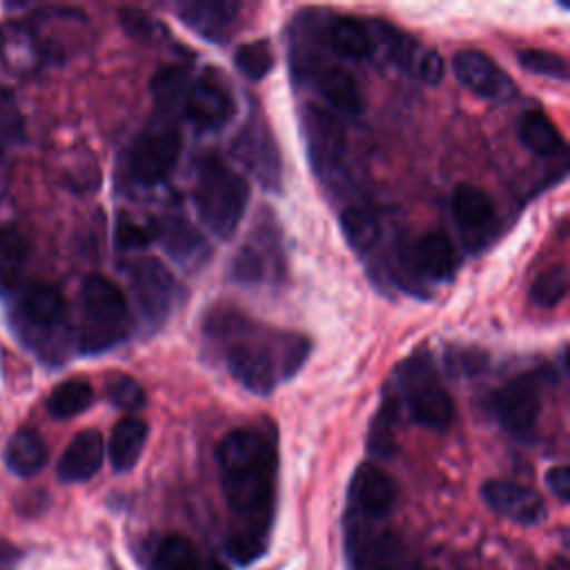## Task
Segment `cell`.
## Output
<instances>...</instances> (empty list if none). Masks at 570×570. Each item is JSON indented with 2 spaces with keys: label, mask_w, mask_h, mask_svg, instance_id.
Listing matches in <instances>:
<instances>
[{
  "label": "cell",
  "mask_w": 570,
  "mask_h": 570,
  "mask_svg": "<svg viewBox=\"0 0 570 570\" xmlns=\"http://www.w3.org/2000/svg\"><path fill=\"white\" fill-rule=\"evenodd\" d=\"M546 485L548 490L559 499V501H568L570 499V470L568 465H554L546 472Z\"/></svg>",
  "instance_id": "7bdbcfd3"
},
{
  "label": "cell",
  "mask_w": 570,
  "mask_h": 570,
  "mask_svg": "<svg viewBox=\"0 0 570 570\" xmlns=\"http://www.w3.org/2000/svg\"><path fill=\"white\" fill-rule=\"evenodd\" d=\"M492 412L510 434L530 436L541 412V374L528 372L501 385L492 394Z\"/></svg>",
  "instance_id": "9c48e42d"
},
{
  "label": "cell",
  "mask_w": 570,
  "mask_h": 570,
  "mask_svg": "<svg viewBox=\"0 0 570 570\" xmlns=\"http://www.w3.org/2000/svg\"><path fill=\"white\" fill-rule=\"evenodd\" d=\"M27 263V240L13 225H0V289L18 285Z\"/></svg>",
  "instance_id": "836d02e7"
},
{
  "label": "cell",
  "mask_w": 570,
  "mask_h": 570,
  "mask_svg": "<svg viewBox=\"0 0 570 570\" xmlns=\"http://www.w3.org/2000/svg\"><path fill=\"white\" fill-rule=\"evenodd\" d=\"M452 214L461 229L474 232L485 229L497 218L492 198L483 189L468 183L456 185V189L452 191Z\"/></svg>",
  "instance_id": "484cf974"
},
{
  "label": "cell",
  "mask_w": 570,
  "mask_h": 570,
  "mask_svg": "<svg viewBox=\"0 0 570 570\" xmlns=\"http://www.w3.org/2000/svg\"><path fill=\"white\" fill-rule=\"evenodd\" d=\"M11 325L20 341L45 361L65 358L69 325L67 305L58 287L49 283L29 285L11 309Z\"/></svg>",
  "instance_id": "277c9868"
},
{
  "label": "cell",
  "mask_w": 570,
  "mask_h": 570,
  "mask_svg": "<svg viewBox=\"0 0 570 570\" xmlns=\"http://www.w3.org/2000/svg\"><path fill=\"white\" fill-rule=\"evenodd\" d=\"M249 200L247 180L218 156L198 163L194 185V207L200 223L220 240H229L238 229Z\"/></svg>",
  "instance_id": "3957f363"
},
{
  "label": "cell",
  "mask_w": 570,
  "mask_h": 570,
  "mask_svg": "<svg viewBox=\"0 0 570 570\" xmlns=\"http://www.w3.org/2000/svg\"><path fill=\"white\" fill-rule=\"evenodd\" d=\"M105 396L111 405L125 412H134L145 403V392L136 379L127 374H111L105 381Z\"/></svg>",
  "instance_id": "74e56055"
},
{
  "label": "cell",
  "mask_w": 570,
  "mask_h": 570,
  "mask_svg": "<svg viewBox=\"0 0 570 570\" xmlns=\"http://www.w3.org/2000/svg\"><path fill=\"white\" fill-rule=\"evenodd\" d=\"M149 436V425L142 419L136 416H125L120 419L109 436V461L116 472H127L131 470L147 443Z\"/></svg>",
  "instance_id": "d4e9b609"
},
{
  "label": "cell",
  "mask_w": 570,
  "mask_h": 570,
  "mask_svg": "<svg viewBox=\"0 0 570 570\" xmlns=\"http://www.w3.org/2000/svg\"><path fill=\"white\" fill-rule=\"evenodd\" d=\"M22 138V116L9 87L0 82V145Z\"/></svg>",
  "instance_id": "ab89813d"
},
{
  "label": "cell",
  "mask_w": 570,
  "mask_h": 570,
  "mask_svg": "<svg viewBox=\"0 0 570 570\" xmlns=\"http://www.w3.org/2000/svg\"><path fill=\"white\" fill-rule=\"evenodd\" d=\"M454 76L481 98L494 102H508L517 98L514 80L483 51L465 49L452 58Z\"/></svg>",
  "instance_id": "9a60e30c"
},
{
  "label": "cell",
  "mask_w": 570,
  "mask_h": 570,
  "mask_svg": "<svg viewBox=\"0 0 570 570\" xmlns=\"http://www.w3.org/2000/svg\"><path fill=\"white\" fill-rule=\"evenodd\" d=\"M180 156V136L171 127H154L140 134L127 151V174L140 185L160 183Z\"/></svg>",
  "instance_id": "30bf717a"
},
{
  "label": "cell",
  "mask_w": 570,
  "mask_h": 570,
  "mask_svg": "<svg viewBox=\"0 0 570 570\" xmlns=\"http://www.w3.org/2000/svg\"><path fill=\"white\" fill-rule=\"evenodd\" d=\"M129 285L145 321L160 325L176 301L174 274L158 258L142 256L129 263Z\"/></svg>",
  "instance_id": "7c38bea8"
},
{
  "label": "cell",
  "mask_w": 570,
  "mask_h": 570,
  "mask_svg": "<svg viewBox=\"0 0 570 570\" xmlns=\"http://www.w3.org/2000/svg\"><path fill=\"white\" fill-rule=\"evenodd\" d=\"M205 338L227 372L254 394H269L278 383L292 379L309 354L305 336L276 332L227 307L207 314Z\"/></svg>",
  "instance_id": "6da1fadb"
},
{
  "label": "cell",
  "mask_w": 570,
  "mask_h": 570,
  "mask_svg": "<svg viewBox=\"0 0 570 570\" xmlns=\"http://www.w3.org/2000/svg\"><path fill=\"white\" fill-rule=\"evenodd\" d=\"M156 238V227L140 223L127 214H120L114 229V243L118 249H142Z\"/></svg>",
  "instance_id": "f35d334b"
},
{
  "label": "cell",
  "mask_w": 570,
  "mask_h": 570,
  "mask_svg": "<svg viewBox=\"0 0 570 570\" xmlns=\"http://www.w3.org/2000/svg\"><path fill=\"white\" fill-rule=\"evenodd\" d=\"M307 156L318 180L330 189L347 185V140L341 122L327 109L307 107L303 118Z\"/></svg>",
  "instance_id": "52a82bcc"
},
{
  "label": "cell",
  "mask_w": 570,
  "mask_h": 570,
  "mask_svg": "<svg viewBox=\"0 0 570 570\" xmlns=\"http://www.w3.org/2000/svg\"><path fill=\"white\" fill-rule=\"evenodd\" d=\"M356 563H358V570H401L403 546L390 532L372 534L358 541Z\"/></svg>",
  "instance_id": "4dcf8cb0"
},
{
  "label": "cell",
  "mask_w": 570,
  "mask_h": 570,
  "mask_svg": "<svg viewBox=\"0 0 570 570\" xmlns=\"http://www.w3.org/2000/svg\"><path fill=\"white\" fill-rule=\"evenodd\" d=\"M227 554L238 561V563H252L254 559H258L265 552V539L254 537V534H245V532H234L227 539L225 546Z\"/></svg>",
  "instance_id": "60d3db41"
},
{
  "label": "cell",
  "mask_w": 570,
  "mask_h": 570,
  "mask_svg": "<svg viewBox=\"0 0 570 570\" xmlns=\"http://www.w3.org/2000/svg\"><path fill=\"white\" fill-rule=\"evenodd\" d=\"M566 292H568V272L563 265H554V267L543 269L534 278V283L530 285L528 298L532 305L548 309V307L559 305V301L566 296Z\"/></svg>",
  "instance_id": "d590c367"
},
{
  "label": "cell",
  "mask_w": 570,
  "mask_h": 570,
  "mask_svg": "<svg viewBox=\"0 0 570 570\" xmlns=\"http://www.w3.org/2000/svg\"><path fill=\"white\" fill-rule=\"evenodd\" d=\"M7 468L18 476H33L47 463V443L31 428H20L4 450Z\"/></svg>",
  "instance_id": "83f0119b"
},
{
  "label": "cell",
  "mask_w": 570,
  "mask_h": 570,
  "mask_svg": "<svg viewBox=\"0 0 570 570\" xmlns=\"http://www.w3.org/2000/svg\"><path fill=\"white\" fill-rule=\"evenodd\" d=\"M240 4L229 0H187L176 4L178 18L207 40H223L238 16Z\"/></svg>",
  "instance_id": "7402d4cb"
},
{
  "label": "cell",
  "mask_w": 570,
  "mask_h": 570,
  "mask_svg": "<svg viewBox=\"0 0 570 570\" xmlns=\"http://www.w3.org/2000/svg\"><path fill=\"white\" fill-rule=\"evenodd\" d=\"M338 223H341L345 240L350 243V247L356 254H367L370 249H374V245L381 238L379 216L367 205L352 203V205L343 207V212L338 216Z\"/></svg>",
  "instance_id": "f1b7e54d"
},
{
  "label": "cell",
  "mask_w": 570,
  "mask_h": 570,
  "mask_svg": "<svg viewBox=\"0 0 570 570\" xmlns=\"http://www.w3.org/2000/svg\"><path fill=\"white\" fill-rule=\"evenodd\" d=\"M94 401V387L85 379H67L58 383L49 399H47V412L53 419H71L80 412H85Z\"/></svg>",
  "instance_id": "d6a6232c"
},
{
  "label": "cell",
  "mask_w": 570,
  "mask_h": 570,
  "mask_svg": "<svg viewBox=\"0 0 570 570\" xmlns=\"http://www.w3.org/2000/svg\"><path fill=\"white\" fill-rule=\"evenodd\" d=\"M283 269L285 261L281 234L272 220L265 218L232 258L229 278L240 285L278 283L283 278Z\"/></svg>",
  "instance_id": "ba28073f"
},
{
  "label": "cell",
  "mask_w": 570,
  "mask_h": 570,
  "mask_svg": "<svg viewBox=\"0 0 570 570\" xmlns=\"http://www.w3.org/2000/svg\"><path fill=\"white\" fill-rule=\"evenodd\" d=\"M305 80L314 87V91L336 111L341 114H358L361 111V91L352 73H347L343 67L334 65H316V62H305L303 65Z\"/></svg>",
  "instance_id": "d6986e66"
},
{
  "label": "cell",
  "mask_w": 570,
  "mask_h": 570,
  "mask_svg": "<svg viewBox=\"0 0 570 570\" xmlns=\"http://www.w3.org/2000/svg\"><path fill=\"white\" fill-rule=\"evenodd\" d=\"M118 20H120L122 31H125L129 38L140 40V42L154 40L156 24H154V20H151L145 11H140V9H120Z\"/></svg>",
  "instance_id": "b9f144b4"
},
{
  "label": "cell",
  "mask_w": 570,
  "mask_h": 570,
  "mask_svg": "<svg viewBox=\"0 0 570 570\" xmlns=\"http://www.w3.org/2000/svg\"><path fill=\"white\" fill-rule=\"evenodd\" d=\"M216 459L225 501L243 521V528L236 532L265 539L276 481V450L272 441L258 430L236 428L218 443Z\"/></svg>",
  "instance_id": "7a4b0ae2"
},
{
  "label": "cell",
  "mask_w": 570,
  "mask_h": 570,
  "mask_svg": "<svg viewBox=\"0 0 570 570\" xmlns=\"http://www.w3.org/2000/svg\"><path fill=\"white\" fill-rule=\"evenodd\" d=\"M399 267L412 283L450 281L456 272V252L443 232H425L399 249Z\"/></svg>",
  "instance_id": "8fae6325"
},
{
  "label": "cell",
  "mask_w": 570,
  "mask_h": 570,
  "mask_svg": "<svg viewBox=\"0 0 570 570\" xmlns=\"http://www.w3.org/2000/svg\"><path fill=\"white\" fill-rule=\"evenodd\" d=\"M189 85H191V80H189V73H187L185 67L169 65V67L158 69L154 80H151L154 105L163 114H176L185 105V96H187Z\"/></svg>",
  "instance_id": "1f68e13d"
},
{
  "label": "cell",
  "mask_w": 570,
  "mask_h": 570,
  "mask_svg": "<svg viewBox=\"0 0 570 570\" xmlns=\"http://www.w3.org/2000/svg\"><path fill=\"white\" fill-rule=\"evenodd\" d=\"M236 69L249 80H263L274 67V51L267 40H252L236 49L234 53Z\"/></svg>",
  "instance_id": "e575fe53"
},
{
  "label": "cell",
  "mask_w": 570,
  "mask_h": 570,
  "mask_svg": "<svg viewBox=\"0 0 570 570\" xmlns=\"http://www.w3.org/2000/svg\"><path fill=\"white\" fill-rule=\"evenodd\" d=\"M20 559H22L20 548L13 541L0 537V570H16Z\"/></svg>",
  "instance_id": "ee69618b"
},
{
  "label": "cell",
  "mask_w": 570,
  "mask_h": 570,
  "mask_svg": "<svg viewBox=\"0 0 570 570\" xmlns=\"http://www.w3.org/2000/svg\"><path fill=\"white\" fill-rule=\"evenodd\" d=\"M234 156L256 176L265 189L281 191V156L265 122L254 118L245 122L234 142Z\"/></svg>",
  "instance_id": "5bb4252c"
},
{
  "label": "cell",
  "mask_w": 570,
  "mask_h": 570,
  "mask_svg": "<svg viewBox=\"0 0 570 570\" xmlns=\"http://www.w3.org/2000/svg\"><path fill=\"white\" fill-rule=\"evenodd\" d=\"M374 36L383 45L387 58L392 65H396L403 73L425 82V85H436L443 78V60L434 49L423 47L414 38L401 33L396 27L374 20L372 22Z\"/></svg>",
  "instance_id": "4fadbf2b"
},
{
  "label": "cell",
  "mask_w": 570,
  "mask_h": 570,
  "mask_svg": "<svg viewBox=\"0 0 570 570\" xmlns=\"http://www.w3.org/2000/svg\"><path fill=\"white\" fill-rule=\"evenodd\" d=\"M165 252L185 269H196L209 258V245L185 218H167L156 227Z\"/></svg>",
  "instance_id": "603a6c76"
},
{
  "label": "cell",
  "mask_w": 570,
  "mask_h": 570,
  "mask_svg": "<svg viewBox=\"0 0 570 570\" xmlns=\"http://www.w3.org/2000/svg\"><path fill=\"white\" fill-rule=\"evenodd\" d=\"M396 499L394 481L376 463H361L350 483V501L365 519H383Z\"/></svg>",
  "instance_id": "ac0fdd59"
},
{
  "label": "cell",
  "mask_w": 570,
  "mask_h": 570,
  "mask_svg": "<svg viewBox=\"0 0 570 570\" xmlns=\"http://www.w3.org/2000/svg\"><path fill=\"white\" fill-rule=\"evenodd\" d=\"M519 65L534 73V76H543V78H554V80H568V62L563 56L554 53V51H546V49H521L517 53Z\"/></svg>",
  "instance_id": "8d00e7d4"
},
{
  "label": "cell",
  "mask_w": 570,
  "mask_h": 570,
  "mask_svg": "<svg viewBox=\"0 0 570 570\" xmlns=\"http://www.w3.org/2000/svg\"><path fill=\"white\" fill-rule=\"evenodd\" d=\"M332 51L345 60L361 62L372 56V36L367 27L354 18H336L327 29Z\"/></svg>",
  "instance_id": "f546056e"
},
{
  "label": "cell",
  "mask_w": 570,
  "mask_h": 570,
  "mask_svg": "<svg viewBox=\"0 0 570 570\" xmlns=\"http://www.w3.org/2000/svg\"><path fill=\"white\" fill-rule=\"evenodd\" d=\"M127 336V301L120 287L100 274H89L80 287V352L111 350Z\"/></svg>",
  "instance_id": "5b68a950"
},
{
  "label": "cell",
  "mask_w": 570,
  "mask_h": 570,
  "mask_svg": "<svg viewBox=\"0 0 570 570\" xmlns=\"http://www.w3.org/2000/svg\"><path fill=\"white\" fill-rule=\"evenodd\" d=\"M481 497L490 510L521 525H537L546 517V505L541 497L534 490L514 481L490 479L481 485Z\"/></svg>",
  "instance_id": "e0dca14e"
},
{
  "label": "cell",
  "mask_w": 570,
  "mask_h": 570,
  "mask_svg": "<svg viewBox=\"0 0 570 570\" xmlns=\"http://www.w3.org/2000/svg\"><path fill=\"white\" fill-rule=\"evenodd\" d=\"M183 109L196 129L216 131L232 118L234 100L216 76L203 73L189 85Z\"/></svg>",
  "instance_id": "2e32d148"
},
{
  "label": "cell",
  "mask_w": 570,
  "mask_h": 570,
  "mask_svg": "<svg viewBox=\"0 0 570 570\" xmlns=\"http://www.w3.org/2000/svg\"><path fill=\"white\" fill-rule=\"evenodd\" d=\"M517 134L519 140L537 156L550 158L563 151V138L559 134V129L552 125V120L539 111V109H528L519 116L517 122Z\"/></svg>",
  "instance_id": "4316f807"
},
{
  "label": "cell",
  "mask_w": 570,
  "mask_h": 570,
  "mask_svg": "<svg viewBox=\"0 0 570 570\" xmlns=\"http://www.w3.org/2000/svg\"><path fill=\"white\" fill-rule=\"evenodd\" d=\"M149 570H225L220 563L203 559L198 548L183 534H165L156 541L147 559Z\"/></svg>",
  "instance_id": "cb8c5ba5"
},
{
  "label": "cell",
  "mask_w": 570,
  "mask_h": 570,
  "mask_svg": "<svg viewBox=\"0 0 570 570\" xmlns=\"http://www.w3.org/2000/svg\"><path fill=\"white\" fill-rule=\"evenodd\" d=\"M0 60L11 73L18 76L36 73L42 65H47L27 20H9L0 27Z\"/></svg>",
  "instance_id": "ffe728a7"
},
{
  "label": "cell",
  "mask_w": 570,
  "mask_h": 570,
  "mask_svg": "<svg viewBox=\"0 0 570 570\" xmlns=\"http://www.w3.org/2000/svg\"><path fill=\"white\" fill-rule=\"evenodd\" d=\"M105 459V441L98 430L78 432L67 450L62 452L56 474L65 483H82L89 481L102 465Z\"/></svg>",
  "instance_id": "44dd1931"
},
{
  "label": "cell",
  "mask_w": 570,
  "mask_h": 570,
  "mask_svg": "<svg viewBox=\"0 0 570 570\" xmlns=\"http://www.w3.org/2000/svg\"><path fill=\"white\" fill-rule=\"evenodd\" d=\"M396 383L410 419L428 430L445 432L454 421V403L430 356L414 354L396 367Z\"/></svg>",
  "instance_id": "8992f818"
}]
</instances>
